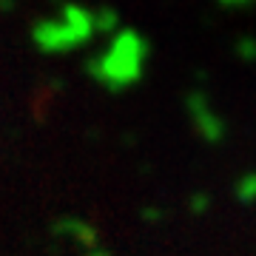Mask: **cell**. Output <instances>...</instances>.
Wrapping results in <instances>:
<instances>
[{
    "label": "cell",
    "instance_id": "cell-1",
    "mask_svg": "<svg viewBox=\"0 0 256 256\" xmlns=\"http://www.w3.org/2000/svg\"><path fill=\"white\" fill-rule=\"evenodd\" d=\"M117 14L111 9H88L82 3H66L57 9V14L37 20L32 28V43L43 54H66L88 46L94 37L106 32H117Z\"/></svg>",
    "mask_w": 256,
    "mask_h": 256
},
{
    "label": "cell",
    "instance_id": "cell-2",
    "mask_svg": "<svg viewBox=\"0 0 256 256\" xmlns=\"http://www.w3.org/2000/svg\"><path fill=\"white\" fill-rule=\"evenodd\" d=\"M151 60V43L140 28L120 26L114 34H108L106 46L92 54L88 74L97 86L106 92H128L131 86L142 80V74Z\"/></svg>",
    "mask_w": 256,
    "mask_h": 256
},
{
    "label": "cell",
    "instance_id": "cell-3",
    "mask_svg": "<svg viewBox=\"0 0 256 256\" xmlns=\"http://www.w3.org/2000/svg\"><path fill=\"white\" fill-rule=\"evenodd\" d=\"M188 111H191V117H194L202 137L210 140V142H220L222 134H225V122L210 111V102L202 94H194L191 100H188Z\"/></svg>",
    "mask_w": 256,
    "mask_h": 256
},
{
    "label": "cell",
    "instance_id": "cell-4",
    "mask_svg": "<svg viewBox=\"0 0 256 256\" xmlns=\"http://www.w3.org/2000/svg\"><path fill=\"white\" fill-rule=\"evenodd\" d=\"M236 196H239V202H245V205L256 202V174H245L242 180H239L236 182Z\"/></svg>",
    "mask_w": 256,
    "mask_h": 256
},
{
    "label": "cell",
    "instance_id": "cell-5",
    "mask_svg": "<svg viewBox=\"0 0 256 256\" xmlns=\"http://www.w3.org/2000/svg\"><path fill=\"white\" fill-rule=\"evenodd\" d=\"M220 6H225V9H242V6H250L254 0H216Z\"/></svg>",
    "mask_w": 256,
    "mask_h": 256
}]
</instances>
